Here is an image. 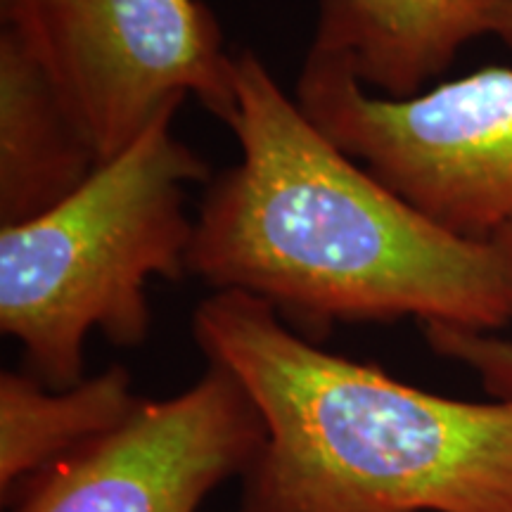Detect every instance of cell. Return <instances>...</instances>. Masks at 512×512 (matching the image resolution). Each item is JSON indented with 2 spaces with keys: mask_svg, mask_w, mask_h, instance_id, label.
<instances>
[{
  "mask_svg": "<svg viewBox=\"0 0 512 512\" xmlns=\"http://www.w3.org/2000/svg\"><path fill=\"white\" fill-rule=\"evenodd\" d=\"M240 159L204 190L188 273L287 325H512V240L446 233L302 112L254 50L233 55Z\"/></svg>",
  "mask_w": 512,
  "mask_h": 512,
  "instance_id": "obj_1",
  "label": "cell"
},
{
  "mask_svg": "<svg viewBox=\"0 0 512 512\" xmlns=\"http://www.w3.org/2000/svg\"><path fill=\"white\" fill-rule=\"evenodd\" d=\"M192 335L266 425L240 512H512V399L425 392L242 292L200 302Z\"/></svg>",
  "mask_w": 512,
  "mask_h": 512,
  "instance_id": "obj_2",
  "label": "cell"
},
{
  "mask_svg": "<svg viewBox=\"0 0 512 512\" xmlns=\"http://www.w3.org/2000/svg\"><path fill=\"white\" fill-rule=\"evenodd\" d=\"M178 110L166 107L60 204L0 226V330L48 387L86 377L93 332L117 347L143 344L150 283L188 275V188L209 183L211 169L171 128Z\"/></svg>",
  "mask_w": 512,
  "mask_h": 512,
  "instance_id": "obj_3",
  "label": "cell"
},
{
  "mask_svg": "<svg viewBox=\"0 0 512 512\" xmlns=\"http://www.w3.org/2000/svg\"><path fill=\"white\" fill-rule=\"evenodd\" d=\"M294 100L434 226L484 245L512 240V69L482 67L394 100L309 50Z\"/></svg>",
  "mask_w": 512,
  "mask_h": 512,
  "instance_id": "obj_4",
  "label": "cell"
},
{
  "mask_svg": "<svg viewBox=\"0 0 512 512\" xmlns=\"http://www.w3.org/2000/svg\"><path fill=\"white\" fill-rule=\"evenodd\" d=\"M0 17L34 41L100 164L190 95L233 119V55L202 0H24Z\"/></svg>",
  "mask_w": 512,
  "mask_h": 512,
  "instance_id": "obj_5",
  "label": "cell"
},
{
  "mask_svg": "<svg viewBox=\"0 0 512 512\" xmlns=\"http://www.w3.org/2000/svg\"><path fill=\"white\" fill-rule=\"evenodd\" d=\"M266 425L247 389L207 363L195 384L140 399L117 430L29 479L12 512H197L259 456Z\"/></svg>",
  "mask_w": 512,
  "mask_h": 512,
  "instance_id": "obj_6",
  "label": "cell"
},
{
  "mask_svg": "<svg viewBox=\"0 0 512 512\" xmlns=\"http://www.w3.org/2000/svg\"><path fill=\"white\" fill-rule=\"evenodd\" d=\"M100 166L91 138L27 31L0 29V226L43 214Z\"/></svg>",
  "mask_w": 512,
  "mask_h": 512,
  "instance_id": "obj_7",
  "label": "cell"
},
{
  "mask_svg": "<svg viewBox=\"0 0 512 512\" xmlns=\"http://www.w3.org/2000/svg\"><path fill=\"white\" fill-rule=\"evenodd\" d=\"M494 0H318L311 53L335 57L382 98H413L486 36Z\"/></svg>",
  "mask_w": 512,
  "mask_h": 512,
  "instance_id": "obj_8",
  "label": "cell"
},
{
  "mask_svg": "<svg viewBox=\"0 0 512 512\" xmlns=\"http://www.w3.org/2000/svg\"><path fill=\"white\" fill-rule=\"evenodd\" d=\"M131 373L110 366L67 389L31 373H0V496L12 503L29 479L105 437L136 411Z\"/></svg>",
  "mask_w": 512,
  "mask_h": 512,
  "instance_id": "obj_9",
  "label": "cell"
},
{
  "mask_svg": "<svg viewBox=\"0 0 512 512\" xmlns=\"http://www.w3.org/2000/svg\"><path fill=\"white\" fill-rule=\"evenodd\" d=\"M427 347L441 358L470 368L491 399H512V339L451 325H422Z\"/></svg>",
  "mask_w": 512,
  "mask_h": 512,
  "instance_id": "obj_10",
  "label": "cell"
},
{
  "mask_svg": "<svg viewBox=\"0 0 512 512\" xmlns=\"http://www.w3.org/2000/svg\"><path fill=\"white\" fill-rule=\"evenodd\" d=\"M486 36H496L512 50V0H494L486 19Z\"/></svg>",
  "mask_w": 512,
  "mask_h": 512,
  "instance_id": "obj_11",
  "label": "cell"
},
{
  "mask_svg": "<svg viewBox=\"0 0 512 512\" xmlns=\"http://www.w3.org/2000/svg\"><path fill=\"white\" fill-rule=\"evenodd\" d=\"M19 3H24V0H0V12L15 8V5H19Z\"/></svg>",
  "mask_w": 512,
  "mask_h": 512,
  "instance_id": "obj_12",
  "label": "cell"
}]
</instances>
